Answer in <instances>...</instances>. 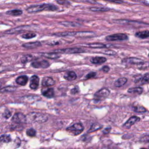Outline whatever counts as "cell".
<instances>
[{"label": "cell", "mask_w": 149, "mask_h": 149, "mask_svg": "<svg viewBox=\"0 0 149 149\" xmlns=\"http://www.w3.org/2000/svg\"><path fill=\"white\" fill-rule=\"evenodd\" d=\"M58 9V7L51 4H43L39 5H31L26 9V12L29 13H33L39 12L43 11H56Z\"/></svg>", "instance_id": "1"}, {"label": "cell", "mask_w": 149, "mask_h": 149, "mask_svg": "<svg viewBox=\"0 0 149 149\" xmlns=\"http://www.w3.org/2000/svg\"><path fill=\"white\" fill-rule=\"evenodd\" d=\"M54 35L60 37L74 36L77 38H91L95 36V33L90 31H80V32H65L57 33Z\"/></svg>", "instance_id": "2"}, {"label": "cell", "mask_w": 149, "mask_h": 149, "mask_svg": "<svg viewBox=\"0 0 149 149\" xmlns=\"http://www.w3.org/2000/svg\"><path fill=\"white\" fill-rule=\"evenodd\" d=\"M27 119H29L32 123H43L48 120V117L46 115L38 113H31L29 114L27 117Z\"/></svg>", "instance_id": "3"}, {"label": "cell", "mask_w": 149, "mask_h": 149, "mask_svg": "<svg viewBox=\"0 0 149 149\" xmlns=\"http://www.w3.org/2000/svg\"><path fill=\"white\" fill-rule=\"evenodd\" d=\"M27 117L22 113H16L12 118V122L13 124L22 125L25 124L27 122Z\"/></svg>", "instance_id": "4"}, {"label": "cell", "mask_w": 149, "mask_h": 149, "mask_svg": "<svg viewBox=\"0 0 149 149\" xmlns=\"http://www.w3.org/2000/svg\"><path fill=\"white\" fill-rule=\"evenodd\" d=\"M128 39V36L125 33H116L111 35L107 36L105 40L109 42L114 41H124Z\"/></svg>", "instance_id": "5"}, {"label": "cell", "mask_w": 149, "mask_h": 149, "mask_svg": "<svg viewBox=\"0 0 149 149\" xmlns=\"http://www.w3.org/2000/svg\"><path fill=\"white\" fill-rule=\"evenodd\" d=\"M84 129L83 125L80 123H76L66 129V130L72 134L74 136H77L80 133H82Z\"/></svg>", "instance_id": "6"}, {"label": "cell", "mask_w": 149, "mask_h": 149, "mask_svg": "<svg viewBox=\"0 0 149 149\" xmlns=\"http://www.w3.org/2000/svg\"><path fill=\"white\" fill-rule=\"evenodd\" d=\"M54 51L57 53H63V54H78V53L83 52L85 51V50L82 48L74 47V48L59 49Z\"/></svg>", "instance_id": "7"}, {"label": "cell", "mask_w": 149, "mask_h": 149, "mask_svg": "<svg viewBox=\"0 0 149 149\" xmlns=\"http://www.w3.org/2000/svg\"><path fill=\"white\" fill-rule=\"evenodd\" d=\"M31 65L34 68H47L50 66V64L47 61L44 60H35L32 62Z\"/></svg>", "instance_id": "8"}, {"label": "cell", "mask_w": 149, "mask_h": 149, "mask_svg": "<svg viewBox=\"0 0 149 149\" xmlns=\"http://www.w3.org/2000/svg\"><path fill=\"white\" fill-rule=\"evenodd\" d=\"M140 121V118L138 117L133 116L130 117L123 125V127L125 129H129L135 123Z\"/></svg>", "instance_id": "9"}, {"label": "cell", "mask_w": 149, "mask_h": 149, "mask_svg": "<svg viewBox=\"0 0 149 149\" xmlns=\"http://www.w3.org/2000/svg\"><path fill=\"white\" fill-rule=\"evenodd\" d=\"M143 61L139 59V58H125L123 60V63H125V64H133V65H139L140 64H141L142 62H143Z\"/></svg>", "instance_id": "10"}, {"label": "cell", "mask_w": 149, "mask_h": 149, "mask_svg": "<svg viewBox=\"0 0 149 149\" xmlns=\"http://www.w3.org/2000/svg\"><path fill=\"white\" fill-rule=\"evenodd\" d=\"M28 26H19L16 28H13L11 30H7L5 33L8 34H15V33H21L26 31L27 29H28Z\"/></svg>", "instance_id": "11"}, {"label": "cell", "mask_w": 149, "mask_h": 149, "mask_svg": "<svg viewBox=\"0 0 149 149\" xmlns=\"http://www.w3.org/2000/svg\"><path fill=\"white\" fill-rule=\"evenodd\" d=\"M39 85V77L36 75H33L30 78V87L32 89H36Z\"/></svg>", "instance_id": "12"}, {"label": "cell", "mask_w": 149, "mask_h": 149, "mask_svg": "<svg viewBox=\"0 0 149 149\" xmlns=\"http://www.w3.org/2000/svg\"><path fill=\"white\" fill-rule=\"evenodd\" d=\"M41 55L47 58L51 59V60H56L60 57L59 53L57 52H42L41 53Z\"/></svg>", "instance_id": "13"}, {"label": "cell", "mask_w": 149, "mask_h": 149, "mask_svg": "<svg viewBox=\"0 0 149 149\" xmlns=\"http://www.w3.org/2000/svg\"><path fill=\"white\" fill-rule=\"evenodd\" d=\"M42 46V44L40 42H30V43H27L22 44V47L28 48V49H33L39 47H41Z\"/></svg>", "instance_id": "14"}, {"label": "cell", "mask_w": 149, "mask_h": 149, "mask_svg": "<svg viewBox=\"0 0 149 149\" xmlns=\"http://www.w3.org/2000/svg\"><path fill=\"white\" fill-rule=\"evenodd\" d=\"M110 93V90L107 89H102L98 91L95 94V97L98 98H104L107 97Z\"/></svg>", "instance_id": "15"}, {"label": "cell", "mask_w": 149, "mask_h": 149, "mask_svg": "<svg viewBox=\"0 0 149 149\" xmlns=\"http://www.w3.org/2000/svg\"><path fill=\"white\" fill-rule=\"evenodd\" d=\"M55 84V81L52 77H45L42 80V85L45 87L51 86Z\"/></svg>", "instance_id": "16"}, {"label": "cell", "mask_w": 149, "mask_h": 149, "mask_svg": "<svg viewBox=\"0 0 149 149\" xmlns=\"http://www.w3.org/2000/svg\"><path fill=\"white\" fill-rule=\"evenodd\" d=\"M28 81V77L27 76H21L17 78L16 82L21 86H25Z\"/></svg>", "instance_id": "17"}, {"label": "cell", "mask_w": 149, "mask_h": 149, "mask_svg": "<svg viewBox=\"0 0 149 149\" xmlns=\"http://www.w3.org/2000/svg\"><path fill=\"white\" fill-rule=\"evenodd\" d=\"M42 94L47 98H52L54 96V91L52 88H48L46 89H44L42 91Z\"/></svg>", "instance_id": "18"}, {"label": "cell", "mask_w": 149, "mask_h": 149, "mask_svg": "<svg viewBox=\"0 0 149 149\" xmlns=\"http://www.w3.org/2000/svg\"><path fill=\"white\" fill-rule=\"evenodd\" d=\"M106 61L107 59L103 57H95L90 59V62L94 64H101Z\"/></svg>", "instance_id": "19"}, {"label": "cell", "mask_w": 149, "mask_h": 149, "mask_svg": "<svg viewBox=\"0 0 149 149\" xmlns=\"http://www.w3.org/2000/svg\"><path fill=\"white\" fill-rule=\"evenodd\" d=\"M85 46H87V47L91 48H107V46L101 43H89L87 44H85Z\"/></svg>", "instance_id": "20"}, {"label": "cell", "mask_w": 149, "mask_h": 149, "mask_svg": "<svg viewBox=\"0 0 149 149\" xmlns=\"http://www.w3.org/2000/svg\"><path fill=\"white\" fill-rule=\"evenodd\" d=\"M135 36L140 38H142V39H144V38H147L148 37H149V31L148 30H143V31H140V32H138L135 34Z\"/></svg>", "instance_id": "21"}, {"label": "cell", "mask_w": 149, "mask_h": 149, "mask_svg": "<svg viewBox=\"0 0 149 149\" xmlns=\"http://www.w3.org/2000/svg\"><path fill=\"white\" fill-rule=\"evenodd\" d=\"M76 74L74 71H70L64 75V78L68 81H73L76 79Z\"/></svg>", "instance_id": "22"}, {"label": "cell", "mask_w": 149, "mask_h": 149, "mask_svg": "<svg viewBox=\"0 0 149 149\" xmlns=\"http://www.w3.org/2000/svg\"><path fill=\"white\" fill-rule=\"evenodd\" d=\"M23 13V11L21 9H12L6 12V14L11 16H19Z\"/></svg>", "instance_id": "23"}, {"label": "cell", "mask_w": 149, "mask_h": 149, "mask_svg": "<svg viewBox=\"0 0 149 149\" xmlns=\"http://www.w3.org/2000/svg\"><path fill=\"white\" fill-rule=\"evenodd\" d=\"M60 25L66 26V27H71V28H75V27H77L80 26V24L74 22H69V21H64V22H61L60 23Z\"/></svg>", "instance_id": "24"}, {"label": "cell", "mask_w": 149, "mask_h": 149, "mask_svg": "<svg viewBox=\"0 0 149 149\" xmlns=\"http://www.w3.org/2000/svg\"><path fill=\"white\" fill-rule=\"evenodd\" d=\"M127 82V79L125 77H122V78H119L118 80H117L115 83H114V86L115 87H119L121 86H123V85H124Z\"/></svg>", "instance_id": "25"}, {"label": "cell", "mask_w": 149, "mask_h": 149, "mask_svg": "<svg viewBox=\"0 0 149 149\" xmlns=\"http://www.w3.org/2000/svg\"><path fill=\"white\" fill-rule=\"evenodd\" d=\"M90 10L92 12H104L110 11V9L105 7H91Z\"/></svg>", "instance_id": "26"}, {"label": "cell", "mask_w": 149, "mask_h": 149, "mask_svg": "<svg viewBox=\"0 0 149 149\" xmlns=\"http://www.w3.org/2000/svg\"><path fill=\"white\" fill-rule=\"evenodd\" d=\"M128 91L130 93H136L138 94H140L143 92V89L142 87H133L130 88L128 89Z\"/></svg>", "instance_id": "27"}, {"label": "cell", "mask_w": 149, "mask_h": 149, "mask_svg": "<svg viewBox=\"0 0 149 149\" xmlns=\"http://www.w3.org/2000/svg\"><path fill=\"white\" fill-rule=\"evenodd\" d=\"M33 59V57L31 55H25L23 56L21 58V62L23 64H26L28 62L31 61Z\"/></svg>", "instance_id": "28"}, {"label": "cell", "mask_w": 149, "mask_h": 149, "mask_svg": "<svg viewBox=\"0 0 149 149\" xmlns=\"http://www.w3.org/2000/svg\"><path fill=\"white\" fill-rule=\"evenodd\" d=\"M36 36V34L33 32H29L22 35V37L25 39H31Z\"/></svg>", "instance_id": "29"}, {"label": "cell", "mask_w": 149, "mask_h": 149, "mask_svg": "<svg viewBox=\"0 0 149 149\" xmlns=\"http://www.w3.org/2000/svg\"><path fill=\"white\" fill-rule=\"evenodd\" d=\"M101 128H102V126L101 125H100L99 124H94L91 126L90 129L88 130V133H91V132H94L98 129H101Z\"/></svg>", "instance_id": "30"}, {"label": "cell", "mask_w": 149, "mask_h": 149, "mask_svg": "<svg viewBox=\"0 0 149 149\" xmlns=\"http://www.w3.org/2000/svg\"><path fill=\"white\" fill-rule=\"evenodd\" d=\"M133 110L135 112H137V113H144L146 111V110L145 108L142 107V106H140V105H138V106H135L133 107Z\"/></svg>", "instance_id": "31"}, {"label": "cell", "mask_w": 149, "mask_h": 149, "mask_svg": "<svg viewBox=\"0 0 149 149\" xmlns=\"http://www.w3.org/2000/svg\"><path fill=\"white\" fill-rule=\"evenodd\" d=\"M1 141L4 143H8L11 141V138L9 135L3 134L1 136Z\"/></svg>", "instance_id": "32"}, {"label": "cell", "mask_w": 149, "mask_h": 149, "mask_svg": "<svg viewBox=\"0 0 149 149\" xmlns=\"http://www.w3.org/2000/svg\"><path fill=\"white\" fill-rule=\"evenodd\" d=\"M138 68L139 70H144L147 68L149 66V62H143L141 64L137 65Z\"/></svg>", "instance_id": "33"}, {"label": "cell", "mask_w": 149, "mask_h": 149, "mask_svg": "<svg viewBox=\"0 0 149 149\" xmlns=\"http://www.w3.org/2000/svg\"><path fill=\"white\" fill-rule=\"evenodd\" d=\"M26 134L28 136H29L30 137H34L36 136V131L34 129L30 128V129L27 130Z\"/></svg>", "instance_id": "34"}, {"label": "cell", "mask_w": 149, "mask_h": 149, "mask_svg": "<svg viewBox=\"0 0 149 149\" xmlns=\"http://www.w3.org/2000/svg\"><path fill=\"white\" fill-rule=\"evenodd\" d=\"M17 89L16 87H12V86H8L6 87H4L1 90V93L4 92H12V91H14Z\"/></svg>", "instance_id": "35"}, {"label": "cell", "mask_w": 149, "mask_h": 149, "mask_svg": "<svg viewBox=\"0 0 149 149\" xmlns=\"http://www.w3.org/2000/svg\"><path fill=\"white\" fill-rule=\"evenodd\" d=\"M142 83H149V73L145 74L144 75L142 76V80H141Z\"/></svg>", "instance_id": "36"}, {"label": "cell", "mask_w": 149, "mask_h": 149, "mask_svg": "<svg viewBox=\"0 0 149 149\" xmlns=\"http://www.w3.org/2000/svg\"><path fill=\"white\" fill-rule=\"evenodd\" d=\"M57 3L62 5H68L71 4L70 2L68 0H57Z\"/></svg>", "instance_id": "37"}, {"label": "cell", "mask_w": 149, "mask_h": 149, "mask_svg": "<svg viewBox=\"0 0 149 149\" xmlns=\"http://www.w3.org/2000/svg\"><path fill=\"white\" fill-rule=\"evenodd\" d=\"M140 140L142 142H149V134H147L144 135L141 138H140Z\"/></svg>", "instance_id": "38"}, {"label": "cell", "mask_w": 149, "mask_h": 149, "mask_svg": "<svg viewBox=\"0 0 149 149\" xmlns=\"http://www.w3.org/2000/svg\"><path fill=\"white\" fill-rule=\"evenodd\" d=\"M105 54H107V55H109V56H114L116 54V52L113 50H107L105 51V52H103Z\"/></svg>", "instance_id": "39"}, {"label": "cell", "mask_w": 149, "mask_h": 149, "mask_svg": "<svg viewBox=\"0 0 149 149\" xmlns=\"http://www.w3.org/2000/svg\"><path fill=\"white\" fill-rule=\"evenodd\" d=\"M96 75V72H90L89 74H88L86 76V79H90V78L94 77Z\"/></svg>", "instance_id": "40"}, {"label": "cell", "mask_w": 149, "mask_h": 149, "mask_svg": "<svg viewBox=\"0 0 149 149\" xmlns=\"http://www.w3.org/2000/svg\"><path fill=\"white\" fill-rule=\"evenodd\" d=\"M11 112H9V111H8V110H7V111L4 113V117L5 118H9L11 117Z\"/></svg>", "instance_id": "41"}, {"label": "cell", "mask_w": 149, "mask_h": 149, "mask_svg": "<svg viewBox=\"0 0 149 149\" xmlns=\"http://www.w3.org/2000/svg\"><path fill=\"white\" fill-rule=\"evenodd\" d=\"M102 70L104 72H109V71H110V68H109V66H104L103 67Z\"/></svg>", "instance_id": "42"}, {"label": "cell", "mask_w": 149, "mask_h": 149, "mask_svg": "<svg viewBox=\"0 0 149 149\" xmlns=\"http://www.w3.org/2000/svg\"><path fill=\"white\" fill-rule=\"evenodd\" d=\"M104 1H110V2L114 3H117V4H121L123 3L122 1H120V0H104Z\"/></svg>", "instance_id": "43"}, {"label": "cell", "mask_w": 149, "mask_h": 149, "mask_svg": "<svg viewBox=\"0 0 149 149\" xmlns=\"http://www.w3.org/2000/svg\"><path fill=\"white\" fill-rule=\"evenodd\" d=\"M78 92H79V89H78L77 87H75V88H74L71 90V93L73 94H76Z\"/></svg>", "instance_id": "44"}, {"label": "cell", "mask_w": 149, "mask_h": 149, "mask_svg": "<svg viewBox=\"0 0 149 149\" xmlns=\"http://www.w3.org/2000/svg\"><path fill=\"white\" fill-rule=\"evenodd\" d=\"M59 44H60V43L58 42H52L50 43H48V45L53 46H56V45H58Z\"/></svg>", "instance_id": "45"}, {"label": "cell", "mask_w": 149, "mask_h": 149, "mask_svg": "<svg viewBox=\"0 0 149 149\" xmlns=\"http://www.w3.org/2000/svg\"><path fill=\"white\" fill-rule=\"evenodd\" d=\"M110 130H111V128H107L103 130V133L105 134H107V133H109L110 132Z\"/></svg>", "instance_id": "46"}, {"label": "cell", "mask_w": 149, "mask_h": 149, "mask_svg": "<svg viewBox=\"0 0 149 149\" xmlns=\"http://www.w3.org/2000/svg\"><path fill=\"white\" fill-rule=\"evenodd\" d=\"M141 149H146V148H141Z\"/></svg>", "instance_id": "47"}, {"label": "cell", "mask_w": 149, "mask_h": 149, "mask_svg": "<svg viewBox=\"0 0 149 149\" xmlns=\"http://www.w3.org/2000/svg\"><path fill=\"white\" fill-rule=\"evenodd\" d=\"M148 57H149V54H148Z\"/></svg>", "instance_id": "48"}]
</instances>
